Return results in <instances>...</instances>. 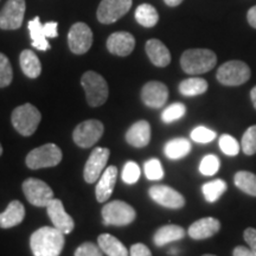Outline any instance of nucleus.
Here are the masks:
<instances>
[{
    "label": "nucleus",
    "instance_id": "1",
    "mask_svg": "<svg viewBox=\"0 0 256 256\" xmlns=\"http://www.w3.org/2000/svg\"><path fill=\"white\" fill-rule=\"evenodd\" d=\"M64 244V234L55 226L40 228L32 234L30 238L34 256H60Z\"/></svg>",
    "mask_w": 256,
    "mask_h": 256
},
{
    "label": "nucleus",
    "instance_id": "2",
    "mask_svg": "<svg viewBox=\"0 0 256 256\" xmlns=\"http://www.w3.org/2000/svg\"><path fill=\"white\" fill-rule=\"evenodd\" d=\"M217 56L209 49H188L180 57V66L188 75H200L215 68Z\"/></svg>",
    "mask_w": 256,
    "mask_h": 256
},
{
    "label": "nucleus",
    "instance_id": "3",
    "mask_svg": "<svg viewBox=\"0 0 256 256\" xmlns=\"http://www.w3.org/2000/svg\"><path fill=\"white\" fill-rule=\"evenodd\" d=\"M40 120V112L31 104L19 106L12 112L11 115V121L14 130L24 136H30L36 132Z\"/></svg>",
    "mask_w": 256,
    "mask_h": 256
},
{
    "label": "nucleus",
    "instance_id": "4",
    "mask_svg": "<svg viewBox=\"0 0 256 256\" xmlns=\"http://www.w3.org/2000/svg\"><path fill=\"white\" fill-rule=\"evenodd\" d=\"M250 75V68L247 63L234 60L223 63L220 66L217 70L216 78L220 84L228 86V87H238V86L248 82Z\"/></svg>",
    "mask_w": 256,
    "mask_h": 256
},
{
    "label": "nucleus",
    "instance_id": "5",
    "mask_svg": "<svg viewBox=\"0 0 256 256\" xmlns=\"http://www.w3.org/2000/svg\"><path fill=\"white\" fill-rule=\"evenodd\" d=\"M81 84L86 92V98L89 106L98 107L107 101L110 89L106 80L100 74L95 72H84L81 78Z\"/></svg>",
    "mask_w": 256,
    "mask_h": 256
},
{
    "label": "nucleus",
    "instance_id": "6",
    "mask_svg": "<svg viewBox=\"0 0 256 256\" xmlns=\"http://www.w3.org/2000/svg\"><path fill=\"white\" fill-rule=\"evenodd\" d=\"M62 151L55 144H46L32 150L26 156V165L31 170L52 168L62 160Z\"/></svg>",
    "mask_w": 256,
    "mask_h": 256
},
{
    "label": "nucleus",
    "instance_id": "7",
    "mask_svg": "<svg viewBox=\"0 0 256 256\" xmlns=\"http://www.w3.org/2000/svg\"><path fill=\"white\" fill-rule=\"evenodd\" d=\"M136 212L124 200H113L107 203L102 209V218L106 226H128L136 220Z\"/></svg>",
    "mask_w": 256,
    "mask_h": 256
},
{
    "label": "nucleus",
    "instance_id": "8",
    "mask_svg": "<svg viewBox=\"0 0 256 256\" xmlns=\"http://www.w3.org/2000/svg\"><path fill=\"white\" fill-rule=\"evenodd\" d=\"M23 191L26 200L32 206L44 208L54 200V191L46 182L37 178H28L24 180Z\"/></svg>",
    "mask_w": 256,
    "mask_h": 256
},
{
    "label": "nucleus",
    "instance_id": "9",
    "mask_svg": "<svg viewBox=\"0 0 256 256\" xmlns=\"http://www.w3.org/2000/svg\"><path fill=\"white\" fill-rule=\"evenodd\" d=\"M104 134V124L98 120L83 121L75 128L72 139L82 148H89L101 139Z\"/></svg>",
    "mask_w": 256,
    "mask_h": 256
},
{
    "label": "nucleus",
    "instance_id": "10",
    "mask_svg": "<svg viewBox=\"0 0 256 256\" xmlns=\"http://www.w3.org/2000/svg\"><path fill=\"white\" fill-rule=\"evenodd\" d=\"M26 10L25 0H8L0 11V28L2 30H17L23 24Z\"/></svg>",
    "mask_w": 256,
    "mask_h": 256
},
{
    "label": "nucleus",
    "instance_id": "11",
    "mask_svg": "<svg viewBox=\"0 0 256 256\" xmlns=\"http://www.w3.org/2000/svg\"><path fill=\"white\" fill-rule=\"evenodd\" d=\"M132 8V0H101L98 8V19L102 24H113L124 17Z\"/></svg>",
    "mask_w": 256,
    "mask_h": 256
},
{
    "label": "nucleus",
    "instance_id": "12",
    "mask_svg": "<svg viewBox=\"0 0 256 256\" xmlns=\"http://www.w3.org/2000/svg\"><path fill=\"white\" fill-rule=\"evenodd\" d=\"M69 49L75 55H83L92 46V28L86 23H76L70 28L68 34Z\"/></svg>",
    "mask_w": 256,
    "mask_h": 256
},
{
    "label": "nucleus",
    "instance_id": "13",
    "mask_svg": "<svg viewBox=\"0 0 256 256\" xmlns=\"http://www.w3.org/2000/svg\"><path fill=\"white\" fill-rule=\"evenodd\" d=\"M110 151L108 148H104V147H96L92 154L86 162L84 171H83V177L84 180L89 184L95 183L104 174V170L107 164L108 159H110Z\"/></svg>",
    "mask_w": 256,
    "mask_h": 256
},
{
    "label": "nucleus",
    "instance_id": "14",
    "mask_svg": "<svg viewBox=\"0 0 256 256\" xmlns=\"http://www.w3.org/2000/svg\"><path fill=\"white\" fill-rule=\"evenodd\" d=\"M148 194L156 203L168 209H180L185 206L183 194L166 185H153L148 190Z\"/></svg>",
    "mask_w": 256,
    "mask_h": 256
},
{
    "label": "nucleus",
    "instance_id": "15",
    "mask_svg": "<svg viewBox=\"0 0 256 256\" xmlns=\"http://www.w3.org/2000/svg\"><path fill=\"white\" fill-rule=\"evenodd\" d=\"M168 98V89L162 82H147L142 89V100L147 107L162 108Z\"/></svg>",
    "mask_w": 256,
    "mask_h": 256
},
{
    "label": "nucleus",
    "instance_id": "16",
    "mask_svg": "<svg viewBox=\"0 0 256 256\" xmlns=\"http://www.w3.org/2000/svg\"><path fill=\"white\" fill-rule=\"evenodd\" d=\"M46 211L55 228L60 230L64 235L72 232L74 226H75V222H74L72 217L66 214L63 203L60 200L54 198L46 206Z\"/></svg>",
    "mask_w": 256,
    "mask_h": 256
},
{
    "label": "nucleus",
    "instance_id": "17",
    "mask_svg": "<svg viewBox=\"0 0 256 256\" xmlns=\"http://www.w3.org/2000/svg\"><path fill=\"white\" fill-rule=\"evenodd\" d=\"M136 48V38L130 32H114L107 40V49L113 55L124 57L132 54Z\"/></svg>",
    "mask_w": 256,
    "mask_h": 256
},
{
    "label": "nucleus",
    "instance_id": "18",
    "mask_svg": "<svg viewBox=\"0 0 256 256\" xmlns=\"http://www.w3.org/2000/svg\"><path fill=\"white\" fill-rule=\"evenodd\" d=\"M220 229V223L214 217H204L194 222L188 230V236L192 240H206L212 238Z\"/></svg>",
    "mask_w": 256,
    "mask_h": 256
},
{
    "label": "nucleus",
    "instance_id": "19",
    "mask_svg": "<svg viewBox=\"0 0 256 256\" xmlns=\"http://www.w3.org/2000/svg\"><path fill=\"white\" fill-rule=\"evenodd\" d=\"M118 178V168L116 166H110L104 171L101 177L98 178V184H96L95 194L98 202L108 200L113 194L115 183Z\"/></svg>",
    "mask_w": 256,
    "mask_h": 256
},
{
    "label": "nucleus",
    "instance_id": "20",
    "mask_svg": "<svg viewBox=\"0 0 256 256\" xmlns=\"http://www.w3.org/2000/svg\"><path fill=\"white\" fill-rule=\"evenodd\" d=\"M145 50L150 60L156 66L165 68L171 63V54H170L168 46L162 40H156V38L147 40Z\"/></svg>",
    "mask_w": 256,
    "mask_h": 256
},
{
    "label": "nucleus",
    "instance_id": "21",
    "mask_svg": "<svg viewBox=\"0 0 256 256\" xmlns=\"http://www.w3.org/2000/svg\"><path fill=\"white\" fill-rule=\"evenodd\" d=\"M126 140L134 147H145L151 142V126L145 120H140L130 126L126 133Z\"/></svg>",
    "mask_w": 256,
    "mask_h": 256
},
{
    "label": "nucleus",
    "instance_id": "22",
    "mask_svg": "<svg viewBox=\"0 0 256 256\" xmlns=\"http://www.w3.org/2000/svg\"><path fill=\"white\" fill-rule=\"evenodd\" d=\"M25 217V208L19 200H12L5 211L0 214V228H14L23 222Z\"/></svg>",
    "mask_w": 256,
    "mask_h": 256
},
{
    "label": "nucleus",
    "instance_id": "23",
    "mask_svg": "<svg viewBox=\"0 0 256 256\" xmlns=\"http://www.w3.org/2000/svg\"><path fill=\"white\" fill-rule=\"evenodd\" d=\"M185 234L186 232L182 226H176V224H168V226H162L156 230L154 236H153V241H154L156 247H164L168 243L184 238Z\"/></svg>",
    "mask_w": 256,
    "mask_h": 256
},
{
    "label": "nucleus",
    "instance_id": "24",
    "mask_svg": "<svg viewBox=\"0 0 256 256\" xmlns=\"http://www.w3.org/2000/svg\"><path fill=\"white\" fill-rule=\"evenodd\" d=\"M20 68L28 78H37L42 72V64L38 56L32 50H23L19 56Z\"/></svg>",
    "mask_w": 256,
    "mask_h": 256
},
{
    "label": "nucleus",
    "instance_id": "25",
    "mask_svg": "<svg viewBox=\"0 0 256 256\" xmlns=\"http://www.w3.org/2000/svg\"><path fill=\"white\" fill-rule=\"evenodd\" d=\"M98 247L108 256H128L127 248L110 234H102L98 238Z\"/></svg>",
    "mask_w": 256,
    "mask_h": 256
},
{
    "label": "nucleus",
    "instance_id": "26",
    "mask_svg": "<svg viewBox=\"0 0 256 256\" xmlns=\"http://www.w3.org/2000/svg\"><path fill=\"white\" fill-rule=\"evenodd\" d=\"M28 31H30L32 46L36 48L37 50H40V51L49 50L50 44L46 40V34H44V28L40 23V17H34L32 20L28 22Z\"/></svg>",
    "mask_w": 256,
    "mask_h": 256
},
{
    "label": "nucleus",
    "instance_id": "27",
    "mask_svg": "<svg viewBox=\"0 0 256 256\" xmlns=\"http://www.w3.org/2000/svg\"><path fill=\"white\" fill-rule=\"evenodd\" d=\"M191 151V142L185 138H174L166 142L164 147L165 156L168 159L177 160L186 156Z\"/></svg>",
    "mask_w": 256,
    "mask_h": 256
},
{
    "label": "nucleus",
    "instance_id": "28",
    "mask_svg": "<svg viewBox=\"0 0 256 256\" xmlns=\"http://www.w3.org/2000/svg\"><path fill=\"white\" fill-rule=\"evenodd\" d=\"M208 82L200 78H190L179 83V92L183 96L192 98L204 94L208 90Z\"/></svg>",
    "mask_w": 256,
    "mask_h": 256
},
{
    "label": "nucleus",
    "instance_id": "29",
    "mask_svg": "<svg viewBox=\"0 0 256 256\" xmlns=\"http://www.w3.org/2000/svg\"><path fill=\"white\" fill-rule=\"evenodd\" d=\"M136 19L144 28H153L158 23L159 14L154 6L142 4L136 10Z\"/></svg>",
    "mask_w": 256,
    "mask_h": 256
},
{
    "label": "nucleus",
    "instance_id": "30",
    "mask_svg": "<svg viewBox=\"0 0 256 256\" xmlns=\"http://www.w3.org/2000/svg\"><path fill=\"white\" fill-rule=\"evenodd\" d=\"M234 183L242 192L256 197V174L249 171H238L234 177Z\"/></svg>",
    "mask_w": 256,
    "mask_h": 256
},
{
    "label": "nucleus",
    "instance_id": "31",
    "mask_svg": "<svg viewBox=\"0 0 256 256\" xmlns=\"http://www.w3.org/2000/svg\"><path fill=\"white\" fill-rule=\"evenodd\" d=\"M226 183L222 179H215V180L208 182L202 186V192H203L204 198L209 202V203H215L220 200L224 192L226 191Z\"/></svg>",
    "mask_w": 256,
    "mask_h": 256
},
{
    "label": "nucleus",
    "instance_id": "32",
    "mask_svg": "<svg viewBox=\"0 0 256 256\" xmlns=\"http://www.w3.org/2000/svg\"><path fill=\"white\" fill-rule=\"evenodd\" d=\"M186 113V107L182 102H176V104H170L168 107H166L162 113V120L165 124H172L174 121L184 116Z\"/></svg>",
    "mask_w": 256,
    "mask_h": 256
},
{
    "label": "nucleus",
    "instance_id": "33",
    "mask_svg": "<svg viewBox=\"0 0 256 256\" xmlns=\"http://www.w3.org/2000/svg\"><path fill=\"white\" fill-rule=\"evenodd\" d=\"M241 148L244 152V154L247 156H252L256 153V124H252L243 133Z\"/></svg>",
    "mask_w": 256,
    "mask_h": 256
},
{
    "label": "nucleus",
    "instance_id": "34",
    "mask_svg": "<svg viewBox=\"0 0 256 256\" xmlns=\"http://www.w3.org/2000/svg\"><path fill=\"white\" fill-rule=\"evenodd\" d=\"M218 145L220 151L229 156H238L240 153V150H241V145H240L238 140L230 136V134H223V136H220L218 139Z\"/></svg>",
    "mask_w": 256,
    "mask_h": 256
},
{
    "label": "nucleus",
    "instance_id": "35",
    "mask_svg": "<svg viewBox=\"0 0 256 256\" xmlns=\"http://www.w3.org/2000/svg\"><path fill=\"white\" fill-rule=\"evenodd\" d=\"M14 78V70L8 56L0 52V88H5L11 84Z\"/></svg>",
    "mask_w": 256,
    "mask_h": 256
},
{
    "label": "nucleus",
    "instance_id": "36",
    "mask_svg": "<svg viewBox=\"0 0 256 256\" xmlns=\"http://www.w3.org/2000/svg\"><path fill=\"white\" fill-rule=\"evenodd\" d=\"M220 159L218 156H216L215 154H208L206 156H203V159L200 160V172L203 176H214L217 174L220 170Z\"/></svg>",
    "mask_w": 256,
    "mask_h": 256
},
{
    "label": "nucleus",
    "instance_id": "37",
    "mask_svg": "<svg viewBox=\"0 0 256 256\" xmlns=\"http://www.w3.org/2000/svg\"><path fill=\"white\" fill-rule=\"evenodd\" d=\"M144 170H145L146 178L150 179V180H160L164 177V168H162L159 159L152 158L147 160L145 166H144Z\"/></svg>",
    "mask_w": 256,
    "mask_h": 256
},
{
    "label": "nucleus",
    "instance_id": "38",
    "mask_svg": "<svg viewBox=\"0 0 256 256\" xmlns=\"http://www.w3.org/2000/svg\"><path fill=\"white\" fill-rule=\"evenodd\" d=\"M191 139L198 144H209L216 139L217 134L215 130H210L206 126H198L194 128L191 132Z\"/></svg>",
    "mask_w": 256,
    "mask_h": 256
},
{
    "label": "nucleus",
    "instance_id": "39",
    "mask_svg": "<svg viewBox=\"0 0 256 256\" xmlns=\"http://www.w3.org/2000/svg\"><path fill=\"white\" fill-rule=\"evenodd\" d=\"M140 178V168L136 162H128L122 170V180L126 184H136Z\"/></svg>",
    "mask_w": 256,
    "mask_h": 256
},
{
    "label": "nucleus",
    "instance_id": "40",
    "mask_svg": "<svg viewBox=\"0 0 256 256\" xmlns=\"http://www.w3.org/2000/svg\"><path fill=\"white\" fill-rule=\"evenodd\" d=\"M75 256H104L102 250L98 246L92 242L82 243L80 247L76 249Z\"/></svg>",
    "mask_w": 256,
    "mask_h": 256
},
{
    "label": "nucleus",
    "instance_id": "41",
    "mask_svg": "<svg viewBox=\"0 0 256 256\" xmlns=\"http://www.w3.org/2000/svg\"><path fill=\"white\" fill-rule=\"evenodd\" d=\"M243 238L249 246V248L256 254V229L255 228H247L243 232Z\"/></svg>",
    "mask_w": 256,
    "mask_h": 256
},
{
    "label": "nucleus",
    "instance_id": "42",
    "mask_svg": "<svg viewBox=\"0 0 256 256\" xmlns=\"http://www.w3.org/2000/svg\"><path fill=\"white\" fill-rule=\"evenodd\" d=\"M130 256H152V252L148 247H146L142 243H136L130 247Z\"/></svg>",
    "mask_w": 256,
    "mask_h": 256
},
{
    "label": "nucleus",
    "instance_id": "43",
    "mask_svg": "<svg viewBox=\"0 0 256 256\" xmlns=\"http://www.w3.org/2000/svg\"><path fill=\"white\" fill-rule=\"evenodd\" d=\"M44 34H46V38H56L58 36V31H57V28H58V23L57 22H49V23L44 24Z\"/></svg>",
    "mask_w": 256,
    "mask_h": 256
},
{
    "label": "nucleus",
    "instance_id": "44",
    "mask_svg": "<svg viewBox=\"0 0 256 256\" xmlns=\"http://www.w3.org/2000/svg\"><path fill=\"white\" fill-rule=\"evenodd\" d=\"M232 256H256V254L250 248L243 247V246H238L236 248H234Z\"/></svg>",
    "mask_w": 256,
    "mask_h": 256
},
{
    "label": "nucleus",
    "instance_id": "45",
    "mask_svg": "<svg viewBox=\"0 0 256 256\" xmlns=\"http://www.w3.org/2000/svg\"><path fill=\"white\" fill-rule=\"evenodd\" d=\"M247 19H248L249 25H250L252 28H256V5L252 6V8L248 11Z\"/></svg>",
    "mask_w": 256,
    "mask_h": 256
},
{
    "label": "nucleus",
    "instance_id": "46",
    "mask_svg": "<svg viewBox=\"0 0 256 256\" xmlns=\"http://www.w3.org/2000/svg\"><path fill=\"white\" fill-rule=\"evenodd\" d=\"M165 4L168 6H171V8H176V6L180 5L183 2V0H164Z\"/></svg>",
    "mask_w": 256,
    "mask_h": 256
},
{
    "label": "nucleus",
    "instance_id": "47",
    "mask_svg": "<svg viewBox=\"0 0 256 256\" xmlns=\"http://www.w3.org/2000/svg\"><path fill=\"white\" fill-rule=\"evenodd\" d=\"M250 98H252V106H254V108L256 110V86H255L254 88L252 89V92H250Z\"/></svg>",
    "mask_w": 256,
    "mask_h": 256
},
{
    "label": "nucleus",
    "instance_id": "48",
    "mask_svg": "<svg viewBox=\"0 0 256 256\" xmlns=\"http://www.w3.org/2000/svg\"><path fill=\"white\" fill-rule=\"evenodd\" d=\"M170 254H172V255H177V254H178L177 248H172L171 250H170Z\"/></svg>",
    "mask_w": 256,
    "mask_h": 256
},
{
    "label": "nucleus",
    "instance_id": "49",
    "mask_svg": "<svg viewBox=\"0 0 256 256\" xmlns=\"http://www.w3.org/2000/svg\"><path fill=\"white\" fill-rule=\"evenodd\" d=\"M2 154V144H0V156Z\"/></svg>",
    "mask_w": 256,
    "mask_h": 256
},
{
    "label": "nucleus",
    "instance_id": "50",
    "mask_svg": "<svg viewBox=\"0 0 256 256\" xmlns=\"http://www.w3.org/2000/svg\"><path fill=\"white\" fill-rule=\"evenodd\" d=\"M203 256H216V255H212V254H206V255H203Z\"/></svg>",
    "mask_w": 256,
    "mask_h": 256
}]
</instances>
